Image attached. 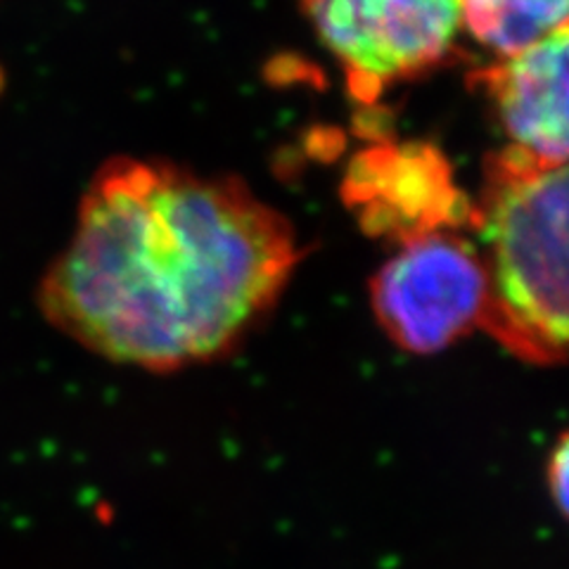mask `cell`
Wrapping results in <instances>:
<instances>
[{
    "instance_id": "obj_1",
    "label": "cell",
    "mask_w": 569,
    "mask_h": 569,
    "mask_svg": "<svg viewBox=\"0 0 569 569\" xmlns=\"http://www.w3.org/2000/svg\"><path fill=\"white\" fill-rule=\"evenodd\" d=\"M299 259L288 219L236 178L117 157L88 186L39 307L107 361L173 372L233 351Z\"/></svg>"
},
{
    "instance_id": "obj_2",
    "label": "cell",
    "mask_w": 569,
    "mask_h": 569,
    "mask_svg": "<svg viewBox=\"0 0 569 569\" xmlns=\"http://www.w3.org/2000/svg\"><path fill=\"white\" fill-rule=\"evenodd\" d=\"M470 226L487 273L482 330L515 359L567 356V164L506 148L489 157Z\"/></svg>"
},
{
    "instance_id": "obj_3",
    "label": "cell",
    "mask_w": 569,
    "mask_h": 569,
    "mask_svg": "<svg viewBox=\"0 0 569 569\" xmlns=\"http://www.w3.org/2000/svg\"><path fill=\"white\" fill-rule=\"evenodd\" d=\"M318 39L342 64L351 96L378 102L391 86L456 52L462 0H299Z\"/></svg>"
},
{
    "instance_id": "obj_4",
    "label": "cell",
    "mask_w": 569,
    "mask_h": 569,
    "mask_svg": "<svg viewBox=\"0 0 569 569\" xmlns=\"http://www.w3.org/2000/svg\"><path fill=\"white\" fill-rule=\"evenodd\" d=\"M372 311L389 340L411 353H437L482 328L487 273L460 228L408 238L370 284Z\"/></svg>"
},
{
    "instance_id": "obj_5",
    "label": "cell",
    "mask_w": 569,
    "mask_h": 569,
    "mask_svg": "<svg viewBox=\"0 0 569 569\" xmlns=\"http://www.w3.org/2000/svg\"><path fill=\"white\" fill-rule=\"evenodd\" d=\"M347 202L366 230L408 240L441 228L470 226L472 204L453 186L443 157L422 146L376 148L353 159L345 181Z\"/></svg>"
},
{
    "instance_id": "obj_6",
    "label": "cell",
    "mask_w": 569,
    "mask_h": 569,
    "mask_svg": "<svg viewBox=\"0 0 569 569\" xmlns=\"http://www.w3.org/2000/svg\"><path fill=\"white\" fill-rule=\"evenodd\" d=\"M567 27L475 74L512 146L541 164H567Z\"/></svg>"
},
{
    "instance_id": "obj_7",
    "label": "cell",
    "mask_w": 569,
    "mask_h": 569,
    "mask_svg": "<svg viewBox=\"0 0 569 569\" xmlns=\"http://www.w3.org/2000/svg\"><path fill=\"white\" fill-rule=\"evenodd\" d=\"M567 8L569 0H462V29L508 58L567 27Z\"/></svg>"
},
{
    "instance_id": "obj_8",
    "label": "cell",
    "mask_w": 569,
    "mask_h": 569,
    "mask_svg": "<svg viewBox=\"0 0 569 569\" xmlns=\"http://www.w3.org/2000/svg\"><path fill=\"white\" fill-rule=\"evenodd\" d=\"M543 485L550 503L556 506L558 515H567L569 506V443L567 435H560L558 441L550 447L543 466Z\"/></svg>"
}]
</instances>
